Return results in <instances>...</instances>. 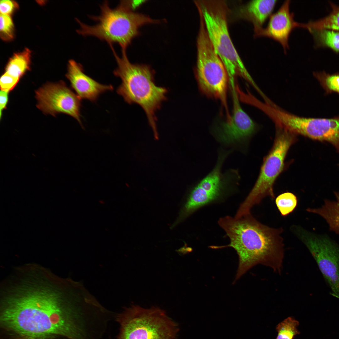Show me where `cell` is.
I'll return each mask as SVG.
<instances>
[{"mask_svg": "<svg viewBox=\"0 0 339 339\" xmlns=\"http://www.w3.org/2000/svg\"><path fill=\"white\" fill-rule=\"evenodd\" d=\"M338 165H339V164H338Z\"/></svg>", "mask_w": 339, "mask_h": 339, "instance_id": "28", "label": "cell"}, {"mask_svg": "<svg viewBox=\"0 0 339 339\" xmlns=\"http://www.w3.org/2000/svg\"><path fill=\"white\" fill-rule=\"evenodd\" d=\"M18 6L17 3L14 1L1 0L0 4L1 14L10 16L13 12L18 8Z\"/></svg>", "mask_w": 339, "mask_h": 339, "instance_id": "25", "label": "cell"}, {"mask_svg": "<svg viewBox=\"0 0 339 339\" xmlns=\"http://www.w3.org/2000/svg\"><path fill=\"white\" fill-rule=\"evenodd\" d=\"M91 18L97 22L95 24L87 25L77 19L79 26L77 30L78 34L95 37L106 41L110 45L117 43L122 51H126L133 39L140 35L139 29L141 27L161 22L160 20L118 6L112 8L107 1L101 5L100 14Z\"/></svg>", "mask_w": 339, "mask_h": 339, "instance_id": "4", "label": "cell"}, {"mask_svg": "<svg viewBox=\"0 0 339 339\" xmlns=\"http://www.w3.org/2000/svg\"><path fill=\"white\" fill-rule=\"evenodd\" d=\"M115 317L120 325L116 339H177L178 325L157 307L132 305Z\"/></svg>", "mask_w": 339, "mask_h": 339, "instance_id": "6", "label": "cell"}, {"mask_svg": "<svg viewBox=\"0 0 339 339\" xmlns=\"http://www.w3.org/2000/svg\"><path fill=\"white\" fill-rule=\"evenodd\" d=\"M334 193L336 201L326 199L321 207L308 208L306 210L322 216L328 224L330 230L339 234V192L335 191Z\"/></svg>", "mask_w": 339, "mask_h": 339, "instance_id": "16", "label": "cell"}, {"mask_svg": "<svg viewBox=\"0 0 339 339\" xmlns=\"http://www.w3.org/2000/svg\"><path fill=\"white\" fill-rule=\"evenodd\" d=\"M117 64L114 75L121 82L116 90L117 93L129 104H136L144 111L155 138H158L156 114L162 103L167 100L168 90L156 84L155 72L148 65L132 63L122 51L120 57L111 47Z\"/></svg>", "mask_w": 339, "mask_h": 339, "instance_id": "3", "label": "cell"}, {"mask_svg": "<svg viewBox=\"0 0 339 339\" xmlns=\"http://www.w3.org/2000/svg\"><path fill=\"white\" fill-rule=\"evenodd\" d=\"M31 52L27 48L15 53L10 59L6 67L5 73L20 78L30 68Z\"/></svg>", "mask_w": 339, "mask_h": 339, "instance_id": "17", "label": "cell"}, {"mask_svg": "<svg viewBox=\"0 0 339 339\" xmlns=\"http://www.w3.org/2000/svg\"><path fill=\"white\" fill-rule=\"evenodd\" d=\"M290 0L285 1L278 10L271 15L268 24L255 33L256 37L264 36L279 42L285 52L288 49V40L292 31L296 27H301V23L295 21L294 15L290 11Z\"/></svg>", "mask_w": 339, "mask_h": 339, "instance_id": "13", "label": "cell"}, {"mask_svg": "<svg viewBox=\"0 0 339 339\" xmlns=\"http://www.w3.org/2000/svg\"><path fill=\"white\" fill-rule=\"evenodd\" d=\"M294 234L311 254L330 289L339 299V245L326 236H318L296 226Z\"/></svg>", "mask_w": 339, "mask_h": 339, "instance_id": "9", "label": "cell"}, {"mask_svg": "<svg viewBox=\"0 0 339 339\" xmlns=\"http://www.w3.org/2000/svg\"><path fill=\"white\" fill-rule=\"evenodd\" d=\"M67 68L66 77L81 99L94 102L102 94L114 89L112 85L100 83L86 75L82 66L74 60L69 61Z\"/></svg>", "mask_w": 339, "mask_h": 339, "instance_id": "14", "label": "cell"}, {"mask_svg": "<svg viewBox=\"0 0 339 339\" xmlns=\"http://www.w3.org/2000/svg\"><path fill=\"white\" fill-rule=\"evenodd\" d=\"M233 110L231 118L214 131L216 139L226 145L244 143L256 132L257 126L241 107L236 88L232 89Z\"/></svg>", "mask_w": 339, "mask_h": 339, "instance_id": "12", "label": "cell"}, {"mask_svg": "<svg viewBox=\"0 0 339 339\" xmlns=\"http://www.w3.org/2000/svg\"><path fill=\"white\" fill-rule=\"evenodd\" d=\"M313 75L325 91L326 94L333 92L339 94V73L330 74L323 71L314 72Z\"/></svg>", "mask_w": 339, "mask_h": 339, "instance_id": "21", "label": "cell"}, {"mask_svg": "<svg viewBox=\"0 0 339 339\" xmlns=\"http://www.w3.org/2000/svg\"><path fill=\"white\" fill-rule=\"evenodd\" d=\"M14 25L10 16L0 14V35L5 41L12 40L13 37Z\"/></svg>", "mask_w": 339, "mask_h": 339, "instance_id": "23", "label": "cell"}, {"mask_svg": "<svg viewBox=\"0 0 339 339\" xmlns=\"http://www.w3.org/2000/svg\"><path fill=\"white\" fill-rule=\"evenodd\" d=\"M3 325L31 339L60 335L86 339L90 312L80 285L40 265L16 269L0 285Z\"/></svg>", "mask_w": 339, "mask_h": 339, "instance_id": "1", "label": "cell"}, {"mask_svg": "<svg viewBox=\"0 0 339 339\" xmlns=\"http://www.w3.org/2000/svg\"><path fill=\"white\" fill-rule=\"evenodd\" d=\"M197 38L195 76L199 89L208 97L219 100L230 116L227 102L229 77L223 62L215 52L204 23L201 21Z\"/></svg>", "mask_w": 339, "mask_h": 339, "instance_id": "8", "label": "cell"}, {"mask_svg": "<svg viewBox=\"0 0 339 339\" xmlns=\"http://www.w3.org/2000/svg\"><path fill=\"white\" fill-rule=\"evenodd\" d=\"M299 322L293 317H288L276 326L277 335L276 339H293L299 334L297 327Z\"/></svg>", "mask_w": 339, "mask_h": 339, "instance_id": "20", "label": "cell"}, {"mask_svg": "<svg viewBox=\"0 0 339 339\" xmlns=\"http://www.w3.org/2000/svg\"><path fill=\"white\" fill-rule=\"evenodd\" d=\"M146 1L145 0H122L120 1L118 6L127 10L135 12L137 9Z\"/></svg>", "mask_w": 339, "mask_h": 339, "instance_id": "26", "label": "cell"}, {"mask_svg": "<svg viewBox=\"0 0 339 339\" xmlns=\"http://www.w3.org/2000/svg\"><path fill=\"white\" fill-rule=\"evenodd\" d=\"M277 0H254L250 1L244 7V17L251 21L254 27L255 33L263 28L262 26L274 9Z\"/></svg>", "mask_w": 339, "mask_h": 339, "instance_id": "15", "label": "cell"}, {"mask_svg": "<svg viewBox=\"0 0 339 339\" xmlns=\"http://www.w3.org/2000/svg\"><path fill=\"white\" fill-rule=\"evenodd\" d=\"M332 8L331 13L319 20L303 24L302 27L311 30L328 29L339 31V6L330 3Z\"/></svg>", "mask_w": 339, "mask_h": 339, "instance_id": "18", "label": "cell"}, {"mask_svg": "<svg viewBox=\"0 0 339 339\" xmlns=\"http://www.w3.org/2000/svg\"><path fill=\"white\" fill-rule=\"evenodd\" d=\"M37 108L53 116L58 113L68 115L76 119L83 128L81 120V99L63 82L48 83L36 91Z\"/></svg>", "mask_w": 339, "mask_h": 339, "instance_id": "11", "label": "cell"}, {"mask_svg": "<svg viewBox=\"0 0 339 339\" xmlns=\"http://www.w3.org/2000/svg\"><path fill=\"white\" fill-rule=\"evenodd\" d=\"M276 127L273 145L264 159L255 184L237 212L239 216L250 213L252 207L259 204L265 197L275 198L274 184L283 170L288 150L296 139V134L279 126Z\"/></svg>", "mask_w": 339, "mask_h": 339, "instance_id": "7", "label": "cell"}, {"mask_svg": "<svg viewBox=\"0 0 339 339\" xmlns=\"http://www.w3.org/2000/svg\"><path fill=\"white\" fill-rule=\"evenodd\" d=\"M19 79V78L13 77L5 72L0 78L1 90L8 92L15 87Z\"/></svg>", "mask_w": 339, "mask_h": 339, "instance_id": "24", "label": "cell"}, {"mask_svg": "<svg viewBox=\"0 0 339 339\" xmlns=\"http://www.w3.org/2000/svg\"><path fill=\"white\" fill-rule=\"evenodd\" d=\"M209 38L214 50L223 63L230 84L239 76L252 86L256 83L248 72L230 38L228 27L227 9L223 1H196Z\"/></svg>", "mask_w": 339, "mask_h": 339, "instance_id": "5", "label": "cell"}, {"mask_svg": "<svg viewBox=\"0 0 339 339\" xmlns=\"http://www.w3.org/2000/svg\"><path fill=\"white\" fill-rule=\"evenodd\" d=\"M227 156L225 153H219L215 166L192 190L173 227L199 207L216 198L227 182L239 178L238 171L234 170L222 173V165Z\"/></svg>", "mask_w": 339, "mask_h": 339, "instance_id": "10", "label": "cell"}, {"mask_svg": "<svg viewBox=\"0 0 339 339\" xmlns=\"http://www.w3.org/2000/svg\"><path fill=\"white\" fill-rule=\"evenodd\" d=\"M277 207L282 216H285L292 213L297 204L296 196L290 192H286L278 195L275 199Z\"/></svg>", "mask_w": 339, "mask_h": 339, "instance_id": "22", "label": "cell"}, {"mask_svg": "<svg viewBox=\"0 0 339 339\" xmlns=\"http://www.w3.org/2000/svg\"><path fill=\"white\" fill-rule=\"evenodd\" d=\"M319 44L339 52V32L328 29L311 30H309Z\"/></svg>", "mask_w": 339, "mask_h": 339, "instance_id": "19", "label": "cell"}, {"mask_svg": "<svg viewBox=\"0 0 339 339\" xmlns=\"http://www.w3.org/2000/svg\"><path fill=\"white\" fill-rule=\"evenodd\" d=\"M8 92L1 90L0 93V117L2 111L6 108L8 101Z\"/></svg>", "mask_w": 339, "mask_h": 339, "instance_id": "27", "label": "cell"}, {"mask_svg": "<svg viewBox=\"0 0 339 339\" xmlns=\"http://www.w3.org/2000/svg\"><path fill=\"white\" fill-rule=\"evenodd\" d=\"M218 222L229 238L230 243L212 248L230 247L236 251L239 263L234 282L258 264L269 267L281 274L284 254L282 228L266 225L251 213L239 218L226 216L220 218Z\"/></svg>", "mask_w": 339, "mask_h": 339, "instance_id": "2", "label": "cell"}]
</instances>
